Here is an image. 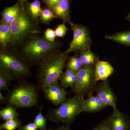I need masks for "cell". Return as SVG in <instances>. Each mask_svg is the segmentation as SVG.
I'll return each instance as SVG.
<instances>
[{
  "mask_svg": "<svg viewBox=\"0 0 130 130\" xmlns=\"http://www.w3.org/2000/svg\"><path fill=\"white\" fill-rule=\"evenodd\" d=\"M62 42L49 41L44 35H36L26 41L18 51L31 66L38 67L55 54L60 52Z\"/></svg>",
  "mask_w": 130,
  "mask_h": 130,
  "instance_id": "1",
  "label": "cell"
},
{
  "mask_svg": "<svg viewBox=\"0 0 130 130\" xmlns=\"http://www.w3.org/2000/svg\"><path fill=\"white\" fill-rule=\"evenodd\" d=\"M84 100V96L77 95L67 98L58 107L49 110L47 120L57 124L61 123L70 125L82 113Z\"/></svg>",
  "mask_w": 130,
  "mask_h": 130,
  "instance_id": "6",
  "label": "cell"
},
{
  "mask_svg": "<svg viewBox=\"0 0 130 130\" xmlns=\"http://www.w3.org/2000/svg\"><path fill=\"white\" fill-rule=\"evenodd\" d=\"M114 69L107 61L99 60L95 66L94 73L96 81H104L113 73Z\"/></svg>",
  "mask_w": 130,
  "mask_h": 130,
  "instance_id": "14",
  "label": "cell"
},
{
  "mask_svg": "<svg viewBox=\"0 0 130 130\" xmlns=\"http://www.w3.org/2000/svg\"><path fill=\"white\" fill-rule=\"evenodd\" d=\"M55 130H71L70 129V125H63L59 126Z\"/></svg>",
  "mask_w": 130,
  "mask_h": 130,
  "instance_id": "32",
  "label": "cell"
},
{
  "mask_svg": "<svg viewBox=\"0 0 130 130\" xmlns=\"http://www.w3.org/2000/svg\"><path fill=\"white\" fill-rule=\"evenodd\" d=\"M31 67L18 51L0 50V71L7 74L12 81L18 82L31 76Z\"/></svg>",
  "mask_w": 130,
  "mask_h": 130,
  "instance_id": "4",
  "label": "cell"
},
{
  "mask_svg": "<svg viewBox=\"0 0 130 130\" xmlns=\"http://www.w3.org/2000/svg\"><path fill=\"white\" fill-rule=\"evenodd\" d=\"M83 67V64L79 59V51H77L72 56L68 57L65 68L77 73Z\"/></svg>",
  "mask_w": 130,
  "mask_h": 130,
  "instance_id": "21",
  "label": "cell"
},
{
  "mask_svg": "<svg viewBox=\"0 0 130 130\" xmlns=\"http://www.w3.org/2000/svg\"><path fill=\"white\" fill-rule=\"evenodd\" d=\"M91 130H110L107 125L106 119Z\"/></svg>",
  "mask_w": 130,
  "mask_h": 130,
  "instance_id": "30",
  "label": "cell"
},
{
  "mask_svg": "<svg viewBox=\"0 0 130 130\" xmlns=\"http://www.w3.org/2000/svg\"><path fill=\"white\" fill-rule=\"evenodd\" d=\"M94 91L108 106L111 107L113 110L118 109L116 106V98L115 94L110 86L107 80L102 81L95 88Z\"/></svg>",
  "mask_w": 130,
  "mask_h": 130,
  "instance_id": "10",
  "label": "cell"
},
{
  "mask_svg": "<svg viewBox=\"0 0 130 130\" xmlns=\"http://www.w3.org/2000/svg\"><path fill=\"white\" fill-rule=\"evenodd\" d=\"M24 6L26 11L37 23L39 24L40 17L42 11L40 1L35 0L32 2H29L27 1L25 3Z\"/></svg>",
  "mask_w": 130,
  "mask_h": 130,
  "instance_id": "18",
  "label": "cell"
},
{
  "mask_svg": "<svg viewBox=\"0 0 130 130\" xmlns=\"http://www.w3.org/2000/svg\"><path fill=\"white\" fill-rule=\"evenodd\" d=\"M23 6L17 2L13 6L5 8L2 12L1 21L10 24L18 18Z\"/></svg>",
  "mask_w": 130,
  "mask_h": 130,
  "instance_id": "15",
  "label": "cell"
},
{
  "mask_svg": "<svg viewBox=\"0 0 130 130\" xmlns=\"http://www.w3.org/2000/svg\"><path fill=\"white\" fill-rule=\"evenodd\" d=\"M16 108L11 105H7L0 110V117L5 121L18 119L20 114L17 111Z\"/></svg>",
  "mask_w": 130,
  "mask_h": 130,
  "instance_id": "22",
  "label": "cell"
},
{
  "mask_svg": "<svg viewBox=\"0 0 130 130\" xmlns=\"http://www.w3.org/2000/svg\"><path fill=\"white\" fill-rule=\"evenodd\" d=\"M0 130H2V129H0Z\"/></svg>",
  "mask_w": 130,
  "mask_h": 130,
  "instance_id": "37",
  "label": "cell"
},
{
  "mask_svg": "<svg viewBox=\"0 0 130 130\" xmlns=\"http://www.w3.org/2000/svg\"><path fill=\"white\" fill-rule=\"evenodd\" d=\"M105 38L106 40L130 47V30L119 31L112 35H106Z\"/></svg>",
  "mask_w": 130,
  "mask_h": 130,
  "instance_id": "17",
  "label": "cell"
},
{
  "mask_svg": "<svg viewBox=\"0 0 130 130\" xmlns=\"http://www.w3.org/2000/svg\"><path fill=\"white\" fill-rule=\"evenodd\" d=\"M40 89L37 85L24 80L18 81L6 96L7 105L16 108H28L37 106Z\"/></svg>",
  "mask_w": 130,
  "mask_h": 130,
  "instance_id": "5",
  "label": "cell"
},
{
  "mask_svg": "<svg viewBox=\"0 0 130 130\" xmlns=\"http://www.w3.org/2000/svg\"><path fill=\"white\" fill-rule=\"evenodd\" d=\"M70 25L73 31V38L65 53L69 54L72 52L90 49L92 40L89 28L81 24H74L72 22Z\"/></svg>",
  "mask_w": 130,
  "mask_h": 130,
  "instance_id": "8",
  "label": "cell"
},
{
  "mask_svg": "<svg viewBox=\"0 0 130 130\" xmlns=\"http://www.w3.org/2000/svg\"><path fill=\"white\" fill-rule=\"evenodd\" d=\"M69 54L64 52L55 54L43 61L37 70V85L40 90L59 83Z\"/></svg>",
  "mask_w": 130,
  "mask_h": 130,
  "instance_id": "3",
  "label": "cell"
},
{
  "mask_svg": "<svg viewBox=\"0 0 130 130\" xmlns=\"http://www.w3.org/2000/svg\"><path fill=\"white\" fill-rule=\"evenodd\" d=\"M44 36L45 38L49 41H55V40L56 36L55 31L53 30L48 28L44 31Z\"/></svg>",
  "mask_w": 130,
  "mask_h": 130,
  "instance_id": "28",
  "label": "cell"
},
{
  "mask_svg": "<svg viewBox=\"0 0 130 130\" xmlns=\"http://www.w3.org/2000/svg\"><path fill=\"white\" fill-rule=\"evenodd\" d=\"M22 125L19 119L10 120L5 121V123L0 125V129L5 130H16Z\"/></svg>",
  "mask_w": 130,
  "mask_h": 130,
  "instance_id": "25",
  "label": "cell"
},
{
  "mask_svg": "<svg viewBox=\"0 0 130 130\" xmlns=\"http://www.w3.org/2000/svg\"><path fill=\"white\" fill-rule=\"evenodd\" d=\"M110 130H130L129 121L124 114L118 109L106 119Z\"/></svg>",
  "mask_w": 130,
  "mask_h": 130,
  "instance_id": "11",
  "label": "cell"
},
{
  "mask_svg": "<svg viewBox=\"0 0 130 130\" xmlns=\"http://www.w3.org/2000/svg\"><path fill=\"white\" fill-rule=\"evenodd\" d=\"M79 56L84 67L94 66L100 60V57L90 48L79 51Z\"/></svg>",
  "mask_w": 130,
  "mask_h": 130,
  "instance_id": "16",
  "label": "cell"
},
{
  "mask_svg": "<svg viewBox=\"0 0 130 130\" xmlns=\"http://www.w3.org/2000/svg\"><path fill=\"white\" fill-rule=\"evenodd\" d=\"M12 81L8 76L0 71V90L9 91L10 83Z\"/></svg>",
  "mask_w": 130,
  "mask_h": 130,
  "instance_id": "26",
  "label": "cell"
},
{
  "mask_svg": "<svg viewBox=\"0 0 130 130\" xmlns=\"http://www.w3.org/2000/svg\"><path fill=\"white\" fill-rule=\"evenodd\" d=\"M49 8L53 11L57 18L63 20V23L69 24L71 23L70 0H60Z\"/></svg>",
  "mask_w": 130,
  "mask_h": 130,
  "instance_id": "13",
  "label": "cell"
},
{
  "mask_svg": "<svg viewBox=\"0 0 130 130\" xmlns=\"http://www.w3.org/2000/svg\"><path fill=\"white\" fill-rule=\"evenodd\" d=\"M77 77V73L70 70H66L62 73L60 79V85L64 88L70 87L72 88L75 86Z\"/></svg>",
  "mask_w": 130,
  "mask_h": 130,
  "instance_id": "20",
  "label": "cell"
},
{
  "mask_svg": "<svg viewBox=\"0 0 130 130\" xmlns=\"http://www.w3.org/2000/svg\"><path fill=\"white\" fill-rule=\"evenodd\" d=\"M68 29L64 23L59 25L55 30L56 37H64L66 34Z\"/></svg>",
  "mask_w": 130,
  "mask_h": 130,
  "instance_id": "27",
  "label": "cell"
},
{
  "mask_svg": "<svg viewBox=\"0 0 130 130\" xmlns=\"http://www.w3.org/2000/svg\"><path fill=\"white\" fill-rule=\"evenodd\" d=\"M95 66L84 67L77 73L75 86L71 89L75 95L84 96L93 93L97 82L94 73Z\"/></svg>",
  "mask_w": 130,
  "mask_h": 130,
  "instance_id": "7",
  "label": "cell"
},
{
  "mask_svg": "<svg viewBox=\"0 0 130 130\" xmlns=\"http://www.w3.org/2000/svg\"><path fill=\"white\" fill-rule=\"evenodd\" d=\"M125 20L130 22V12L128 13L127 16L125 17Z\"/></svg>",
  "mask_w": 130,
  "mask_h": 130,
  "instance_id": "35",
  "label": "cell"
},
{
  "mask_svg": "<svg viewBox=\"0 0 130 130\" xmlns=\"http://www.w3.org/2000/svg\"><path fill=\"white\" fill-rule=\"evenodd\" d=\"M55 18H57V17L50 8H47L42 9L40 17V22L42 23L48 25L51 20Z\"/></svg>",
  "mask_w": 130,
  "mask_h": 130,
  "instance_id": "23",
  "label": "cell"
},
{
  "mask_svg": "<svg viewBox=\"0 0 130 130\" xmlns=\"http://www.w3.org/2000/svg\"><path fill=\"white\" fill-rule=\"evenodd\" d=\"M60 1V0H43V3L48 8L55 5Z\"/></svg>",
  "mask_w": 130,
  "mask_h": 130,
  "instance_id": "31",
  "label": "cell"
},
{
  "mask_svg": "<svg viewBox=\"0 0 130 130\" xmlns=\"http://www.w3.org/2000/svg\"><path fill=\"white\" fill-rule=\"evenodd\" d=\"M39 107V111L37 115L35 117L34 123L36 124L39 130L46 129V123L47 120L46 118L44 117L42 113L43 105H41Z\"/></svg>",
  "mask_w": 130,
  "mask_h": 130,
  "instance_id": "24",
  "label": "cell"
},
{
  "mask_svg": "<svg viewBox=\"0 0 130 130\" xmlns=\"http://www.w3.org/2000/svg\"><path fill=\"white\" fill-rule=\"evenodd\" d=\"M44 97L52 105L58 106L67 99L68 92L61 87L59 83L51 85L42 90Z\"/></svg>",
  "mask_w": 130,
  "mask_h": 130,
  "instance_id": "9",
  "label": "cell"
},
{
  "mask_svg": "<svg viewBox=\"0 0 130 130\" xmlns=\"http://www.w3.org/2000/svg\"><path fill=\"white\" fill-rule=\"evenodd\" d=\"M10 24L0 22V50L7 48L11 39Z\"/></svg>",
  "mask_w": 130,
  "mask_h": 130,
  "instance_id": "19",
  "label": "cell"
},
{
  "mask_svg": "<svg viewBox=\"0 0 130 130\" xmlns=\"http://www.w3.org/2000/svg\"><path fill=\"white\" fill-rule=\"evenodd\" d=\"M107 106L98 96L94 95L93 92L88 95L86 99L84 100L82 112H96Z\"/></svg>",
  "mask_w": 130,
  "mask_h": 130,
  "instance_id": "12",
  "label": "cell"
},
{
  "mask_svg": "<svg viewBox=\"0 0 130 130\" xmlns=\"http://www.w3.org/2000/svg\"><path fill=\"white\" fill-rule=\"evenodd\" d=\"M10 25L11 39L7 49L15 51L30 38L41 32L39 24L26 11L24 5L18 18Z\"/></svg>",
  "mask_w": 130,
  "mask_h": 130,
  "instance_id": "2",
  "label": "cell"
},
{
  "mask_svg": "<svg viewBox=\"0 0 130 130\" xmlns=\"http://www.w3.org/2000/svg\"><path fill=\"white\" fill-rule=\"evenodd\" d=\"M17 1H18V2L20 3L21 5H24L25 3L28 0H17Z\"/></svg>",
  "mask_w": 130,
  "mask_h": 130,
  "instance_id": "34",
  "label": "cell"
},
{
  "mask_svg": "<svg viewBox=\"0 0 130 130\" xmlns=\"http://www.w3.org/2000/svg\"><path fill=\"white\" fill-rule=\"evenodd\" d=\"M0 102L1 104H7V100L6 96L5 97L1 92H0Z\"/></svg>",
  "mask_w": 130,
  "mask_h": 130,
  "instance_id": "33",
  "label": "cell"
},
{
  "mask_svg": "<svg viewBox=\"0 0 130 130\" xmlns=\"http://www.w3.org/2000/svg\"><path fill=\"white\" fill-rule=\"evenodd\" d=\"M55 130L53 129H52V128H50V129H45V130Z\"/></svg>",
  "mask_w": 130,
  "mask_h": 130,
  "instance_id": "36",
  "label": "cell"
},
{
  "mask_svg": "<svg viewBox=\"0 0 130 130\" xmlns=\"http://www.w3.org/2000/svg\"><path fill=\"white\" fill-rule=\"evenodd\" d=\"M19 130H38V128L34 123H29L25 125L21 126L18 128Z\"/></svg>",
  "mask_w": 130,
  "mask_h": 130,
  "instance_id": "29",
  "label": "cell"
}]
</instances>
